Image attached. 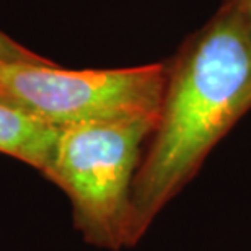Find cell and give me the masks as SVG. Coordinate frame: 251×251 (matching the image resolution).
Segmentation results:
<instances>
[{
    "mask_svg": "<svg viewBox=\"0 0 251 251\" xmlns=\"http://www.w3.org/2000/svg\"><path fill=\"white\" fill-rule=\"evenodd\" d=\"M251 109V23L228 8L172 70L150 147L130 196L129 248L198 175L219 140Z\"/></svg>",
    "mask_w": 251,
    "mask_h": 251,
    "instance_id": "cell-1",
    "label": "cell"
},
{
    "mask_svg": "<svg viewBox=\"0 0 251 251\" xmlns=\"http://www.w3.org/2000/svg\"><path fill=\"white\" fill-rule=\"evenodd\" d=\"M157 118L62 127L46 178L72 204L74 224L92 247L129 248L130 196L142 142Z\"/></svg>",
    "mask_w": 251,
    "mask_h": 251,
    "instance_id": "cell-2",
    "label": "cell"
},
{
    "mask_svg": "<svg viewBox=\"0 0 251 251\" xmlns=\"http://www.w3.org/2000/svg\"><path fill=\"white\" fill-rule=\"evenodd\" d=\"M168 69L67 70L48 62L0 61V97L56 127L157 118Z\"/></svg>",
    "mask_w": 251,
    "mask_h": 251,
    "instance_id": "cell-3",
    "label": "cell"
},
{
    "mask_svg": "<svg viewBox=\"0 0 251 251\" xmlns=\"http://www.w3.org/2000/svg\"><path fill=\"white\" fill-rule=\"evenodd\" d=\"M61 129L0 97V153L49 172Z\"/></svg>",
    "mask_w": 251,
    "mask_h": 251,
    "instance_id": "cell-4",
    "label": "cell"
},
{
    "mask_svg": "<svg viewBox=\"0 0 251 251\" xmlns=\"http://www.w3.org/2000/svg\"><path fill=\"white\" fill-rule=\"evenodd\" d=\"M0 61L8 62H39L44 61L41 56L23 48L15 39L0 31Z\"/></svg>",
    "mask_w": 251,
    "mask_h": 251,
    "instance_id": "cell-5",
    "label": "cell"
},
{
    "mask_svg": "<svg viewBox=\"0 0 251 251\" xmlns=\"http://www.w3.org/2000/svg\"><path fill=\"white\" fill-rule=\"evenodd\" d=\"M240 5H242V8L245 10V13H247V17H248L250 23H251V0H242Z\"/></svg>",
    "mask_w": 251,
    "mask_h": 251,
    "instance_id": "cell-6",
    "label": "cell"
}]
</instances>
